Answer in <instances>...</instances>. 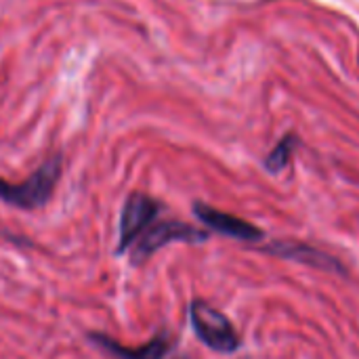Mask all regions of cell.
Instances as JSON below:
<instances>
[{
	"instance_id": "8992f818",
	"label": "cell",
	"mask_w": 359,
	"mask_h": 359,
	"mask_svg": "<svg viewBox=\"0 0 359 359\" xmlns=\"http://www.w3.org/2000/svg\"><path fill=\"white\" fill-rule=\"evenodd\" d=\"M93 339L99 347H103L105 351H109L114 358L118 359H166L175 347L172 339L166 332L154 337L143 347H124V345L107 339L105 334H93Z\"/></svg>"
},
{
	"instance_id": "3957f363",
	"label": "cell",
	"mask_w": 359,
	"mask_h": 359,
	"mask_svg": "<svg viewBox=\"0 0 359 359\" xmlns=\"http://www.w3.org/2000/svg\"><path fill=\"white\" fill-rule=\"evenodd\" d=\"M208 238L206 231L196 229L187 223H179V221H164V223H154L151 227H147V231L133 244V263L141 265L143 261H147L154 252H158L160 248H164L170 242H204Z\"/></svg>"
},
{
	"instance_id": "52a82bcc",
	"label": "cell",
	"mask_w": 359,
	"mask_h": 359,
	"mask_svg": "<svg viewBox=\"0 0 359 359\" xmlns=\"http://www.w3.org/2000/svg\"><path fill=\"white\" fill-rule=\"evenodd\" d=\"M267 252L278 255L282 259H292V261L311 265L316 269L343 271V267L339 265V261H334L330 255H326V252H322V250H318L313 246L301 244V242H276V244L267 246Z\"/></svg>"
},
{
	"instance_id": "277c9868",
	"label": "cell",
	"mask_w": 359,
	"mask_h": 359,
	"mask_svg": "<svg viewBox=\"0 0 359 359\" xmlns=\"http://www.w3.org/2000/svg\"><path fill=\"white\" fill-rule=\"evenodd\" d=\"M160 215V204L145 194H130L122 215H120V236H118V252H126L145 231L154 225Z\"/></svg>"
},
{
	"instance_id": "6da1fadb",
	"label": "cell",
	"mask_w": 359,
	"mask_h": 359,
	"mask_svg": "<svg viewBox=\"0 0 359 359\" xmlns=\"http://www.w3.org/2000/svg\"><path fill=\"white\" fill-rule=\"evenodd\" d=\"M59 177H61V158L53 156L21 183H8L0 179V200L23 210L40 208L50 200L59 183Z\"/></svg>"
},
{
	"instance_id": "5b68a950",
	"label": "cell",
	"mask_w": 359,
	"mask_h": 359,
	"mask_svg": "<svg viewBox=\"0 0 359 359\" xmlns=\"http://www.w3.org/2000/svg\"><path fill=\"white\" fill-rule=\"evenodd\" d=\"M194 212L196 217L210 229L223 233V236H229V238H236V240H242V242H257L263 238V231L257 229L252 223L244 221V219H238L233 215H227V212H221L208 204H202V202H196L194 204Z\"/></svg>"
},
{
	"instance_id": "7a4b0ae2",
	"label": "cell",
	"mask_w": 359,
	"mask_h": 359,
	"mask_svg": "<svg viewBox=\"0 0 359 359\" xmlns=\"http://www.w3.org/2000/svg\"><path fill=\"white\" fill-rule=\"evenodd\" d=\"M189 320L196 337L219 353H233L240 347V337L231 322L212 305L204 301H194L189 307Z\"/></svg>"
},
{
	"instance_id": "ba28073f",
	"label": "cell",
	"mask_w": 359,
	"mask_h": 359,
	"mask_svg": "<svg viewBox=\"0 0 359 359\" xmlns=\"http://www.w3.org/2000/svg\"><path fill=\"white\" fill-rule=\"evenodd\" d=\"M294 145H297V139H294L292 135L284 137V139L276 145V149L267 156V160H265L267 170H269V172H280L282 168H286L288 162H290V156H292V151H294Z\"/></svg>"
}]
</instances>
